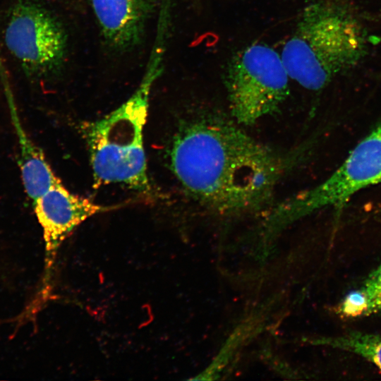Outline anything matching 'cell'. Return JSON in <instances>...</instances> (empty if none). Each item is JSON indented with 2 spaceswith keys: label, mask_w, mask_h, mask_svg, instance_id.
<instances>
[{
  "label": "cell",
  "mask_w": 381,
  "mask_h": 381,
  "mask_svg": "<svg viewBox=\"0 0 381 381\" xmlns=\"http://www.w3.org/2000/svg\"><path fill=\"white\" fill-rule=\"evenodd\" d=\"M170 163L190 195L222 212L264 206L289 166L242 129L218 118L186 124L173 141Z\"/></svg>",
  "instance_id": "cell-1"
},
{
  "label": "cell",
  "mask_w": 381,
  "mask_h": 381,
  "mask_svg": "<svg viewBox=\"0 0 381 381\" xmlns=\"http://www.w3.org/2000/svg\"><path fill=\"white\" fill-rule=\"evenodd\" d=\"M320 343L357 354L381 370V334L351 332L324 338L320 340Z\"/></svg>",
  "instance_id": "cell-10"
},
{
  "label": "cell",
  "mask_w": 381,
  "mask_h": 381,
  "mask_svg": "<svg viewBox=\"0 0 381 381\" xmlns=\"http://www.w3.org/2000/svg\"><path fill=\"white\" fill-rule=\"evenodd\" d=\"M380 182L381 123L327 179L280 204L276 213L299 217L322 208H341L355 193Z\"/></svg>",
  "instance_id": "cell-5"
},
{
  "label": "cell",
  "mask_w": 381,
  "mask_h": 381,
  "mask_svg": "<svg viewBox=\"0 0 381 381\" xmlns=\"http://www.w3.org/2000/svg\"><path fill=\"white\" fill-rule=\"evenodd\" d=\"M156 55L132 96L109 114L83 126L95 184L121 183L139 192L150 190L143 144L149 97L158 77Z\"/></svg>",
  "instance_id": "cell-3"
},
{
  "label": "cell",
  "mask_w": 381,
  "mask_h": 381,
  "mask_svg": "<svg viewBox=\"0 0 381 381\" xmlns=\"http://www.w3.org/2000/svg\"><path fill=\"white\" fill-rule=\"evenodd\" d=\"M107 42L127 51L141 41L152 10L149 0H90Z\"/></svg>",
  "instance_id": "cell-8"
},
{
  "label": "cell",
  "mask_w": 381,
  "mask_h": 381,
  "mask_svg": "<svg viewBox=\"0 0 381 381\" xmlns=\"http://www.w3.org/2000/svg\"><path fill=\"white\" fill-rule=\"evenodd\" d=\"M368 44L363 26L348 9L318 1L304 8L280 55L289 78L316 91L357 65Z\"/></svg>",
  "instance_id": "cell-2"
},
{
  "label": "cell",
  "mask_w": 381,
  "mask_h": 381,
  "mask_svg": "<svg viewBox=\"0 0 381 381\" xmlns=\"http://www.w3.org/2000/svg\"><path fill=\"white\" fill-rule=\"evenodd\" d=\"M6 48L24 71L40 75L64 61L66 37L59 21L41 6L19 0L11 7L4 30Z\"/></svg>",
  "instance_id": "cell-6"
},
{
  "label": "cell",
  "mask_w": 381,
  "mask_h": 381,
  "mask_svg": "<svg viewBox=\"0 0 381 381\" xmlns=\"http://www.w3.org/2000/svg\"><path fill=\"white\" fill-rule=\"evenodd\" d=\"M289 75L280 54L255 42L229 60L224 83L231 114L239 124L251 125L271 114L286 99Z\"/></svg>",
  "instance_id": "cell-4"
},
{
  "label": "cell",
  "mask_w": 381,
  "mask_h": 381,
  "mask_svg": "<svg viewBox=\"0 0 381 381\" xmlns=\"http://www.w3.org/2000/svg\"><path fill=\"white\" fill-rule=\"evenodd\" d=\"M32 202L43 232L47 272L57 249L67 236L86 219L107 209L72 193L59 179Z\"/></svg>",
  "instance_id": "cell-7"
},
{
  "label": "cell",
  "mask_w": 381,
  "mask_h": 381,
  "mask_svg": "<svg viewBox=\"0 0 381 381\" xmlns=\"http://www.w3.org/2000/svg\"><path fill=\"white\" fill-rule=\"evenodd\" d=\"M368 300L361 288L350 291L338 306V313L346 318L368 315Z\"/></svg>",
  "instance_id": "cell-11"
},
{
  "label": "cell",
  "mask_w": 381,
  "mask_h": 381,
  "mask_svg": "<svg viewBox=\"0 0 381 381\" xmlns=\"http://www.w3.org/2000/svg\"><path fill=\"white\" fill-rule=\"evenodd\" d=\"M18 141L19 167L24 189L32 201L42 195L57 179L42 151L28 135L13 108L11 109Z\"/></svg>",
  "instance_id": "cell-9"
},
{
  "label": "cell",
  "mask_w": 381,
  "mask_h": 381,
  "mask_svg": "<svg viewBox=\"0 0 381 381\" xmlns=\"http://www.w3.org/2000/svg\"><path fill=\"white\" fill-rule=\"evenodd\" d=\"M368 305V315L381 312V263L361 286Z\"/></svg>",
  "instance_id": "cell-12"
}]
</instances>
